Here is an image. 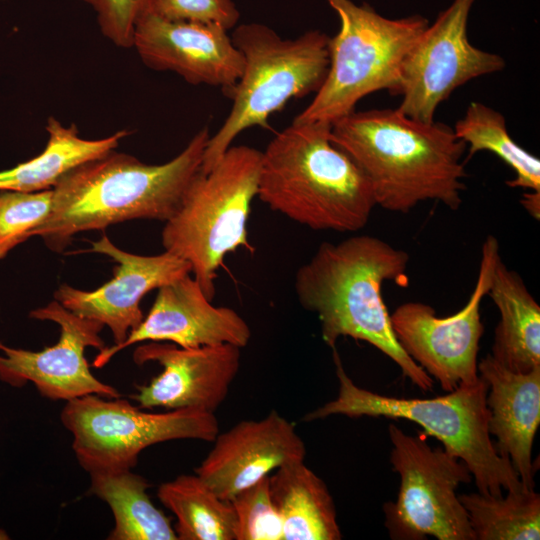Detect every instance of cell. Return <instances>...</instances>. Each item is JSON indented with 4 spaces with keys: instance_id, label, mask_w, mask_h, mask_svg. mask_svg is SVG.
<instances>
[{
    "instance_id": "f546056e",
    "label": "cell",
    "mask_w": 540,
    "mask_h": 540,
    "mask_svg": "<svg viewBox=\"0 0 540 540\" xmlns=\"http://www.w3.org/2000/svg\"><path fill=\"white\" fill-rule=\"evenodd\" d=\"M152 12L170 20L214 23L228 31L240 18L232 0H154Z\"/></svg>"
},
{
    "instance_id": "9c48e42d",
    "label": "cell",
    "mask_w": 540,
    "mask_h": 540,
    "mask_svg": "<svg viewBox=\"0 0 540 540\" xmlns=\"http://www.w3.org/2000/svg\"><path fill=\"white\" fill-rule=\"evenodd\" d=\"M60 420L88 473L132 469L151 445L181 439L213 442L219 433L215 413L190 408L152 413L120 397L96 394L67 401Z\"/></svg>"
},
{
    "instance_id": "8fae6325",
    "label": "cell",
    "mask_w": 540,
    "mask_h": 540,
    "mask_svg": "<svg viewBox=\"0 0 540 540\" xmlns=\"http://www.w3.org/2000/svg\"><path fill=\"white\" fill-rule=\"evenodd\" d=\"M498 239L488 235L481 248L474 289L458 312L438 317L430 305L409 301L390 315L395 337L405 353L445 392L478 380L479 342L484 332L480 306L500 258Z\"/></svg>"
},
{
    "instance_id": "44dd1931",
    "label": "cell",
    "mask_w": 540,
    "mask_h": 540,
    "mask_svg": "<svg viewBox=\"0 0 540 540\" xmlns=\"http://www.w3.org/2000/svg\"><path fill=\"white\" fill-rule=\"evenodd\" d=\"M269 489L281 517L283 540H340L333 497L326 483L304 460L269 475Z\"/></svg>"
},
{
    "instance_id": "ba28073f",
    "label": "cell",
    "mask_w": 540,
    "mask_h": 540,
    "mask_svg": "<svg viewBox=\"0 0 540 540\" xmlns=\"http://www.w3.org/2000/svg\"><path fill=\"white\" fill-rule=\"evenodd\" d=\"M326 1L337 13L340 29L330 37L326 78L296 121L332 124L371 93L387 90L393 95L406 54L429 25L420 15L389 19L367 3Z\"/></svg>"
},
{
    "instance_id": "4316f807",
    "label": "cell",
    "mask_w": 540,
    "mask_h": 540,
    "mask_svg": "<svg viewBox=\"0 0 540 540\" xmlns=\"http://www.w3.org/2000/svg\"><path fill=\"white\" fill-rule=\"evenodd\" d=\"M52 189L0 192V260L30 238L51 210Z\"/></svg>"
},
{
    "instance_id": "f1b7e54d",
    "label": "cell",
    "mask_w": 540,
    "mask_h": 540,
    "mask_svg": "<svg viewBox=\"0 0 540 540\" xmlns=\"http://www.w3.org/2000/svg\"><path fill=\"white\" fill-rule=\"evenodd\" d=\"M92 7L102 34L114 45L133 47L137 24L152 12L154 0H82Z\"/></svg>"
},
{
    "instance_id": "cb8c5ba5",
    "label": "cell",
    "mask_w": 540,
    "mask_h": 540,
    "mask_svg": "<svg viewBox=\"0 0 540 540\" xmlns=\"http://www.w3.org/2000/svg\"><path fill=\"white\" fill-rule=\"evenodd\" d=\"M157 497L176 518L177 540H235L231 502L220 498L197 474L162 483Z\"/></svg>"
},
{
    "instance_id": "e0dca14e",
    "label": "cell",
    "mask_w": 540,
    "mask_h": 540,
    "mask_svg": "<svg viewBox=\"0 0 540 540\" xmlns=\"http://www.w3.org/2000/svg\"><path fill=\"white\" fill-rule=\"evenodd\" d=\"M251 329L234 309L214 306L190 274L158 288L146 317L126 339L106 346L96 355L93 366L102 368L125 348L147 341L169 342L184 348L232 344L248 345Z\"/></svg>"
},
{
    "instance_id": "ac0fdd59",
    "label": "cell",
    "mask_w": 540,
    "mask_h": 540,
    "mask_svg": "<svg viewBox=\"0 0 540 540\" xmlns=\"http://www.w3.org/2000/svg\"><path fill=\"white\" fill-rule=\"evenodd\" d=\"M305 455L295 424L272 410L259 420H243L219 432L196 474L220 498L230 500L284 464L304 460Z\"/></svg>"
},
{
    "instance_id": "5b68a950",
    "label": "cell",
    "mask_w": 540,
    "mask_h": 540,
    "mask_svg": "<svg viewBox=\"0 0 540 540\" xmlns=\"http://www.w3.org/2000/svg\"><path fill=\"white\" fill-rule=\"evenodd\" d=\"M332 350L338 395L307 413L303 421L334 415L407 419L423 427L425 435L435 437L446 452L468 467L479 493L502 496L503 491L526 488L510 460L497 452L491 439L488 386L480 376L474 383H462L455 390L430 399L391 397L357 386L346 373L336 348Z\"/></svg>"
},
{
    "instance_id": "52a82bcc",
    "label": "cell",
    "mask_w": 540,
    "mask_h": 540,
    "mask_svg": "<svg viewBox=\"0 0 540 540\" xmlns=\"http://www.w3.org/2000/svg\"><path fill=\"white\" fill-rule=\"evenodd\" d=\"M261 156L253 147L231 145L207 173L199 172L163 227L164 250L190 264L210 301L225 256L240 247L250 249L247 223L258 193Z\"/></svg>"
},
{
    "instance_id": "83f0119b",
    "label": "cell",
    "mask_w": 540,
    "mask_h": 540,
    "mask_svg": "<svg viewBox=\"0 0 540 540\" xmlns=\"http://www.w3.org/2000/svg\"><path fill=\"white\" fill-rule=\"evenodd\" d=\"M235 540H283L281 517L272 500L269 476L235 494Z\"/></svg>"
},
{
    "instance_id": "d6986e66",
    "label": "cell",
    "mask_w": 540,
    "mask_h": 540,
    "mask_svg": "<svg viewBox=\"0 0 540 540\" xmlns=\"http://www.w3.org/2000/svg\"><path fill=\"white\" fill-rule=\"evenodd\" d=\"M478 375L488 386V431L497 439L496 450L510 460L524 487L534 489L532 446L540 424V366L514 372L489 353L478 362Z\"/></svg>"
},
{
    "instance_id": "7c38bea8",
    "label": "cell",
    "mask_w": 540,
    "mask_h": 540,
    "mask_svg": "<svg viewBox=\"0 0 540 540\" xmlns=\"http://www.w3.org/2000/svg\"><path fill=\"white\" fill-rule=\"evenodd\" d=\"M475 0H453L427 26L406 54L393 95H400L398 109L424 122L434 121L435 111L452 92L468 81L501 71L505 60L473 46L467 24Z\"/></svg>"
},
{
    "instance_id": "4dcf8cb0",
    "label": "cell",
    "mask_w": 540,
    "mask_h": 540,
    "mask_svg": "<svg viewBox=\"0 0 540 540\" xmlns=\"http://www.w3.org/2000/svg\"><path fill=\"white\" fill-rule=\"evenodd\" d=\"M520 202L522 206L526 209L528 214H530L534 219L539 220L540 218V193L527 191L523 193V196Z\"/></svg>"
},
{
    "instance_id": "4fadbf2b",
    "label": "cell",
    "mask_w": 540,
    "mask_h": 540,
    "mask_svg": "<svg viewBox=\"0 0 540 540\" xmlns=\"http://www.w3.org/2000/svg\"><path fill=\"white\" fill-rule=\"evenodd\" d=\"M29 317L58 325V341L41 351L9 347L0 342V381L14 387L32 383L45 398L70 401L96 394L120 397L118 390L97 379L90 370L85 350L106 347L102 323L78 316L57 300L32 310Z\"/></svg>"
},
{
    "instance_id": "ffe728a7",
    "label": "cell",
    "mask_w": 540,
    "mask_h": 540,
    "mask_svg": "<svg viewBox=\"0 0 540 540\" xmlns=\"http://www.w3.org/2000/svg\"><path fill=\"white\" fill-rule=\"evenodd\" d=\"M487 295L499 310L492 352L500 364L514 372L540 366V307L521 276L500 257Z\"/></svg>"
},
{
    "instance_id": "2e32d148",
    "label": "cell",
    "mask_w": 540,
    "mask_h": 540,
    "mask_svg": "<svg viewBox=\"0 0 540 540\" xmlns=\"http://www.w3.org/2000/svg\"><path fill=\"white\" fill-rule=\"evenodd\" d=\"M133 47L147 67L175 72L192 85L221 87L225 94L243 72V56L228 30L214 23L150 12L136 26Z\"/></svg>"
},
{
    "instance_id": "3957f363",
    "label": "cell",
    "mask_w": 540,
    "mask_h": 540,
    "mask_svg": "<svg viewBox=\"0 0 540 540\" xmlns=\"http://www.w3.org/2000/svg\"><path fill=\"white\" fill-rule=\"evenodd\" d=\"M210 136L203 127L163 164L112 150L73 168L52 188L51 210L30 238L39 236L49 249L62 252L81 232L134 219L166 222L201 171Z\"/></svg>"
},
{
    "instance_id": "30bf717a",
    "label": "cell",
    "mask_w": 540,
    "mask_h": 540,
    "mask_svg": "<svg viewBox=\"0 0 540 540\" xmlns=\"http://www.w3.org/2000/svg\"><path fill=\"white\" fill-rule=\"evenodd\" d=\"M390 462L400 477L395 501L383 504L384 525L391 539L475 540L457 488L470 483L468 467L444 448H432L424 436L388 426Z\"/></svg>"
},
{
    "instance_id": "603a6c76",
    "label": "cell",
    "mask_w": 540,
    "mask_h": 540,
    "mask_svg": "<svg viewBox=\"0 0 540 540\" xmlns=\"http://www.w3.org/2000/svg\"><path fill=\"white\" fill-rule=\"evenodd\" d=\"M91 494L110 507L114 527L109 540H177L169 518L147 494V480L132 469L90 472Z\"/></svg>"
},
{
    "instance_id": "d4e9b609",
    "label": "cell",
    "mask_w": 540,
    "mask_h": 540,
    "mask_svg": "<svg viewBox=\"0 0 540 540\" xmlns=\"http://www.w3.org/2000/svg\"><path fill=\"white\" fill-rule=\"evenodd\" d=\"M453 130L467 145V160L480 151L492 152L515 173L506 181L509 187L540 193V160L513 140L501 113L473 101Z\"/></svg>"
},
{
    "instance_id": "7402d4cb",
    "label": "cell",
    "mask_w": 540,
    "mask_h": 540,
    "mask_svg": "<svg viewBox=\"0 0 540 540\" xmlns=\"http://www.w3.org/2000/svg\"><path fill=\"white\" fill-rule=\"evenodd\" d=\"M48 142L36 157L0 171V191L38 192L52 189L73 168L112 150L128 135L121 130L96 140L80 137L77 127L54 117L47 122Z\"/></svg>"
},
{
    "instance_id": "8992f818",
    "label": "cell",
    "mask_w": 540,
    "mask_h": 540,
    "mask_svg": "<svg viewBox=\"0 0 540 540\" xmlns=\"http://www.w3.org/2000/svg\"><path fill=\"white\" fill-rule=\"evenodd\" d=\"M231 38L243 56V72L227 93L233 101L228 116L207 142L203 173L244 130L267 127L290 100L316 93L328 72L330 37L319 30L283 39L264 24L248 23L234 27Z\"/></svg>"
},
{
    "instance_id": "484cf974",
    "label": "cell",
    "mask_w": 540,
    "mask_h": 540,
    "mask_svg": "<svg viewBox=\"0 0 540 540\" xmlns=\"http://www.w3.org/2000/svg\"><path fill=\"white\" fill-rule=\"evenodd\" d=\"M475 540L540 539V495L534 489L504 496L459 494Z\"/></svg>"
},
{
    "instance_id": "7a4b0ae2",
    "label": "cell",
    "mask_w": 540,
    "mask_h": 540,
    "mask_svg": "<svg viewBox=\"0 0 540 540\" xmlns=\"http://www.w3.org/2000/svg\"><path fill=\"white\" fill-rule=\"evenodd\" d=\"M409 254L370 235L323 242L298 268L294 289L299 304L316 314L321 336L336 348L341 337L369 343L393 360L402 375L424 391L434 381L398 343L382 298V285L408 284Z\"/></svg>"
},
{
    "instance_id": "9a60e30c",
    "label": "cell",
    "mask_w": 540,
    "mask_h": 540,
    "mask_svg": "<svg viewBox=\"0 0 540 540\" xmlns=\"http://www.w3.org/2000/svg\"><path fill=\"white\" fill-rule=\"evenodd\" d=\"M91 245V252L107 255L119 264L114 277L93 291L62 284L54 298L74 314L107 326L114 345L122 343L142 322L140 303L148 292L191 273L187 261L168 251L137 255L118 248L107 236Z\"/></svg>"
},
{
    "instance_id": "6da1fadb",
    "label": "cell",
    "mask_w": 540,
    "mask_h": 540,
    "mask_svg": "<svg viewBox=\"0 0 540 540\" xmlns=\"http://www.w3.org/2000/svg\"><path fill=\"white\" fill-rule=\"evenodd\" d=\"M330 138L364 173L376 206L402 214L425 201L460 207L467 145L450 126L372 109L333 122Z\"/></svg>"
},
{
    "instance_id": "5bb4252c",
    "label": "cell",
    "mask_w": 540,
    "mask_h": 540,
    "mask_svg": "<svg viewBox=\"0 0 540 540\" xmlns=\"http://www.w3.org/2000/svg\"><path fill=\"white\" fill-rule=\"evenodd\" d=\"M241 349L232 344L184 348L147 341L133 352L138 365L156 362L162 372L137 386L140 408L199 409L215 413L225 401L241 364Z\"/></svg>"
},
{
    "instance_id": "277c9868",
    "label": "cell",
    "mask_w": 540,
    "mask_h": 540,
    "mask_svg": "<svg viewBox=\"0 0 540 540\" xmlns=\"http://www.w3.org/2000/svg\"><path fill=\"white\" fill-rule=\"evenodd\" d=\"M330 131L327 122L293 120L278 132L262 152L257 197L313 230L357 232L376 206L374 195Z\"/></svg>"
}]
</instances>
